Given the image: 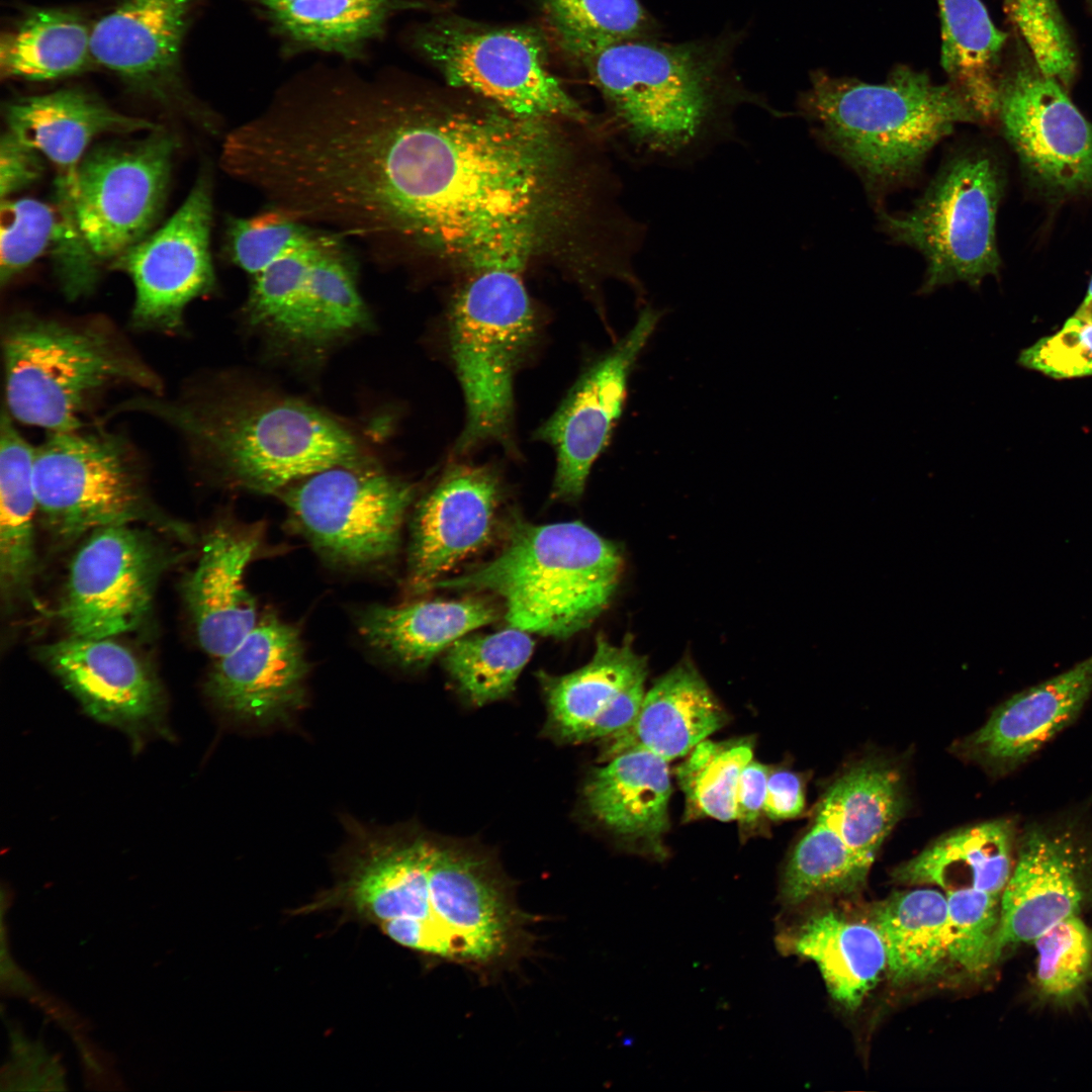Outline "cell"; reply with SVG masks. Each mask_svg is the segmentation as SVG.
I'll use <instances>...</instances> for the list:
<instances>
[{"instance_id":"cell-1","label":"cell","mask_w":1092,"mask_h":1092,"mask_svg":"<svg viewBox=\"0 0 1092 1092\" xmlns=\"http://www.w3.org/2000/svg\"><path fill=\"white\" fill-rule=\"evenodd\" d=\"M550 122L385 84L338 139L341 216L379 262L435 256L472 272L526 266L572 222L608 237L609 170L579 168Z\"/></svg>"},{"instance_id":"cell-2","label":"cell","mask_w":1092,"mask_h":1092,"mask_svg":"<svg viewBox=\"0 0 1092 1092\" xmlns=\"http://www.w3.org/2000/svg\"><path fill=\"white\" fill-rule=\"evenodd\" d=\"M400 946L468 965L500 963L519 945L524 915L483 855L422 836L371 840L324 895Z\"/></svg>"},{"instance_id":"cell-3","label":"cell","mask_w":1092,"mask_h":1092,"mask_svg":"<svg viewBox=\"0 0 1092 1092\" xmlns=\"http://www.w3.org/2000/svg\"><path fill=\"white\" fill-rule=\"evenodd\" d=\"M727 39L668 43L624 40L582 64L639 162L680 165L703 157L735 131L743 104L774 111L729 71Z\"/></svg>"},{"instance_id":"cell-4","label":"cell","mask_w":1092,"mask_h":1092,"mask_svg":"<svg viewBox=\"0 0 1092 1092\" xmlns=\"http://www.w3.org/2000/svg\"><path fill=\"white\" fill-rule=\"evenodd\" d=\"M799 108L817 142L856 173L877 203L913 182L957 125L982 122L951 83L936 84L907 66L874 84L815 73Z\"/></svg>"},{"instance_id":"cell-5","label":"cell","mask_w":1092,"mask_h":1092,"mask_svg":"<svg viewBox=\"0 0 1092 1092\" xmlns=\"http://www.w3.org/2000/svg\"><path fill=\"white\" fill-rule=\"evenodd\" d=\"M499 553L435 588L503 599L510 627L565 639L610 605L622 577L620 548L580 522L535 525L515 519Z\"/></svg>"},{"instance_id":"cell-6","label":"cell","mask_w":1092,"mask_h":1092,"mask_svg":"<svg viewBox=\"0 0 1092 1092\" xmlns=\"http://www.w3.org/2000/svg\"><path fill=\"white\" fill-rule=\"evenodd\" d=\"M124 406L169 423L194 453L255 491L280 492L328 468L359 464L353 436L326 414L294 399L167 401L146 397Z\"/></svg>"},{"instance_id":"cell-7","label":"cell","mask_w":1092,"mask_h":1092,"mask_svg":"<svg viewBox=\"0 0 1092 1092\" xmlns=\"http://www.w3.org/2000/svg\"><path fill=\"white\" fill-rule=\"evenodd\" d=\"M524 267L505 263L473 271L450 306L448 341L466 404L455 453L492 442L512 447L514 377L537 334Z\"/></svg>"},{"instance_id":"cell-8","label":"cell","mask_w":1092,"mask_h":1092,"mask_svg":"<svg viewBox=\"0 0 1092 1092\" xmlns=\"http://www.w3.org/2000/svg\"><path fill=\"white\" fill-rule=\"evenodd\" d=\"M2 349L9 415L51 432L80 430L90 401L112 384L160 388L156 375L96 324L17 315L6 325Z\"/></svg>"},{"instance_id":"cell-9","label":"cell","mask_w":1092,"mask_h":1092,"mask_svg":"<svg viewBox=\"0 0 1092 1092\" xmlns=\"http://www.w3.org/2000/svg\"><path fill=\"white\" fill-rule=\"evenodd\" d=\"M1001 194L995 157L985 148L962 145L946 156L910 209H878L882 231L925 259L917 294L959 282L978 289L987 276L999 273L996 215Z\"/></svg>"},{"instance_id":"cell-10","label":"cell","mask_w":1092,"mask_h":1092,"mask_svg":"<svg viewBox=\"0 0 1092 1092\" xmlns=\"http://www.w3.org/2000/svg\"><path fill=\"white\" fill-rule=\"evenodd\" d=\"M413 44L449 85L511 115L578 122L588 117L549 70L547 41L533 27H490L443 16L417 29Z\"/></svg>"},{"instance_id":"cell-11","label":"cell","mask_w":1092,"mask_h":1092,"mask_svg":"<svg viewBox=\"0 0 1092 1092\" xmlns=\"http://www.w3.org/2000/svg\"><path fill=\"white\" fill-rule=\"evenodd\" d=\"M37 512L59 542L117 525L155 521L129 452L106 433L51 432L34 452Z\"/></svg>"},{"instance_id":"cell-12","label":"cell","mask_w":1092,"mask_h":1092,"mask_svg":"<svg viewBox=\"0 0 1092 1092\" xmlns=\"http://www.w3.org/2000/svg\"><path fill=\"white\" fill-rule=\"evenodd\" d=\"M293 525L325 559L348 567L381 565L399 548L412 484L379 470L342 465L282 492Z\"/></svg>"},{"instance_id":"cell-13","label":"cell","mask_w":1092,"mask_h":1092,"mask_svg":"<svg viewBox=\"0 0 1092 1092\" xmlns=\"http://www.w3.org/2000/svg\"><path fill=\"white\" fill-rule=\"evenodd\" d=\"M177 144L155 128L144 139L92 147L78 174L76 218L97 263L143 240L160 215Z\"/></svg>"},{"instance_id":"cell-14","label":"cell","mask_w":1092,"mask_h":1092,"mask_svg":"<svg viewBox=\"0 0 1092 1092\" xmlns=\"http://www.w3.org/2000/svg\"><path fill=\"white\" fill-rule=\"evenodd\" d=\"M169 557L130 525L97 529L73 557L58 616L71 637L114 638L148 616Z\"/></svg>"},{"instance_id":"cell-15","label":"cell","mask_w":1092,"mask_h":1092,"mask_svg":"<svg viewBox=\"0 0 1092 1092\" xmlns=\"http://www.w3.org/2000/svg\"><path fill=\"white\" fill-rule=\"evenodd\" d=\"M996 116L1038 186L1059 195L1092 192V124L1032 57L1019 55L1002 72Z\"/></svg>"},{"instance_id":"cell-16","label":"cell","mask_w":1092,"mask_h":1092,"mask_svg":"<svg viewBox=\"0 0 1092 1092\" xmlns=\"http://www.w3.org/2000/svg\"><path fill=\"white\" fill-rule=\"evenodd\" d=\"M211 188L209 175L202 173L162 228L112 261L134 285L131 322L136 328L179 330L186 305L213 287Z\"/></svg>"},{"instance_id":"cell-17","label":"cell","mask_w":1092,"mask_h":1092,"mask_svg":"<svg viewBox=\"0 0 1092 1092\" xmlns=\"http://www.w3.org/2000/svg\"><path fill=\"white\" fill-rule=\"evenodd\" d=\"M660 317L659 310L644 306L632 329L580 375L536 431L535 439L556 453L553 497L574 500L583 493L590 469L621 417L633 367Z\"/></svg>"},{"instance_id":"cell-18","label":"cell","mask_w":1092,"mask_h":1092,"mask_svg":"<svg viewBox=\"0 0 1092 1092\" xmlns=\"http://www.w3.org/2000/svg\"><path fill=\"white\" fill-rule=\"evenodd\" d=\"M1001 894L995 940L998 960L1010 945L1033 942L1051 926L1078 915L1092 892V842L1076 825H1031Z\"/></svg>"},{"instance_id":"cell-19","label":"cell","mask_w":1092,"mask_h":1092,"mask_svg":"<svg viewBox=\"0 0 1092 1092\" xmlns=\"http://www.w3.org/2000/svg\"><path fill=\"white\" fill-rule=\"evenodd\" d=\"M37 655L95 720L118 728L139 748L166 731V700L151 668L113 638H78L38 647Z\"/></svg>"},{"instance_id":"cell-20","label":"cell","mask_w":1092,"mask_h":1092,"mask_svg":"<svg viewBox=\"0 0 1092 1092\" xmlns=\"http://www.w3.org/2000/svg\"><path fill=\"white\" fill-rule=\"evenodd\" d=\"M8 130L49 160L55 171L56 208L62 241L82 245L76 218L78 174L94 139L157 128L149 120L120 113L81 88L24 96L4 106Z\"/></svg>"},{"instance_id":"cell-21","label":"cell","mask_w":1092,"mask_h":1092,"mask_svg":"<svg viewBox=\"0 0 1092 1092\" xmlns=\"http://www.w3.org/2000/svg\"><path fill=\"white\" fill-rule=\"evenodd\" d=\"M503 487L485 465L456 464L421 500L413 522L408 587L429 589L484 549L497 529Z\"/></svg>"},{"instance_id":"cell-22","label":"cell","mask_w":1092,"mask_h":1092,"mask_svg":"<svg viewBox=\"0 0 1092 1092\" xmlns=\"http://www.w3.org/2000/svg\"><path fill=\"white\" fill-rule=\"evenodd\" d=\"M216 659L205 692L228 716L271 724L289 719L304 704L308 665L299 631L275 615L260 618Z\"/></svg>"},{"instance_id":"cell-23","label":"cell","mask_w":1092,"mask_h":1092,"mask_svg":"<svg viewBox=\"0 0 1092 1092\" xmlns=\"http://www.w3.org/2000/svg\"><path fill=\"white\" fill-rule=\"evenodd\" d=\"M199 0H122L92 26L95 64L171 106L185 100L181 51Z\"/></svg>"},{"instance_id":"cell-24","label":"cell","mask_w":1092,"mask_h":1092,"mask_svg":"<svg viewBox=\"0 0 1092 1092\" xmlns=\"http://www.w3.org/2000/svg\"><path fill=\"white\" fill-rule=\"evenodd\" d=\"M1092 694V654L1012 696L959 745V752L999 774L1037 752L1080 714Z\"/></svg>"},{"instance_id":"cell-25","label":"cell","mask_w":1092,"mask_h":1092,"mask_svg":"<svg viewBox=\"0 0 1092 1092\" xmlns=\"http://www.w3.org/2000/svg\"><path fill=\"white\" fill-rule=\"evenodd\" d=\"M261 544L259 526H216L205 536L197 564L184 581L198 643L215 658L234 649L259 620L244 574Z\"/></svg>"},{"instance_id":"cell-26","label":"cell","mask_w":1092,"mask_h":1092,"mask_svg":"<svg viewBox=\"0 0 1092 1092\" xmlns=\"http://www.w3.org/2000/svg\"><path fill=\"white\" fill-rule=\"evenodd\" d=\"M671 790L667 760L630 749L589 771L583 800L588 813L608 830L664 858Z\"/></svg>"},{"instance_id":"cell-27","label":"cell","mask_w":1092,"mask_h":1092,"mask_svg":"<svg viewBox=\"0 0 1092 1092\" xmlns=\"http://www.w3.org/2000/svg\"><path fill=\"white\" fill-rule=\"evenodd\" d=\"M727 720L704 677L686 659L645 692L639 713L628 727L603 739L602 756L606 761L626 750L643 749L669 761L688 755Z\"/></svg>"},{"instance_id":"cell-28","label":"cell","mask_w":1092,"mask_h":1092,"mask_svg":"<svg viewBox=\"0 0 1092 1092\" xmlns=\"http://www.w3.org/2000/svg\"><path fill=\"white\" fill-rule=\"evenodd\" d=\"M777 945L786 954L816 963L831 997L848 1010L859 1007L887 968L886 949L875 926L833 911L784 928Z\"/></svg>"},{"instance_id":"cell-29","label":"cell","mask_w":1092,"mask_h":1092,"mask_svg":"<svg viewBox=\"0 0 1092 1092\" xmlns=\"http://www.w3.org/2000/svg\"><path fill=\"white\" fill-rule=\"evenodd\" d=\"M497 618L492 602L471 597L371 606L359 615L357 623L370 647L402 666L422 667L459 638Z\"/></svg>"},{"instance_id":"cell-30","label":"cell","mask_w":1092,"mask_h":1092,"mask_svg":"<svg viewBox=\"0 0 1092 1092\" xmlns=\"http://www.w3.org/2000/svg\"><path fill=\"white\" fill-rule=\"evenodd\" d=\"M290 50L361 56L405 0H248Z\"/></svg>"},{"instance_id":"cell-31","label":"cell","mask_w":1092,"mask_h":1092,"mask_svg":"<svg viewBox=\"0 0 1092 1092\" xmlns=\"http://www.w3.org/2000/svg\"><path fill=\"white\" fill-rule=\"evenodd\" d=\"M1016 831L996 819L960 828L933 841L892 873L900 883L945 891L972 888L1000 897L1013 870Z\"/></svg>"},{"instance_id":"cell-32","label":"cell","mask_w":1092,"mask_h":1092,"mask_svg":"<svg viewBox=\"0 0 1092 1092\" xmlns=\"http://www.w3.org/2000/svg\"><path fill=\"white\" fill-rule=\"evenodd\" d=\"M646 675V657L634 650L631 638L616 645L598 636L594 655L582 667L562 675L539 672L548 708L547 730L560 741L583 742L607 706Z\"/></svg>"},{"instance_id":"cell-33","label":"cell","mask_w":1092,"mask_h":1092,"mask_svg":"<svg viewBox=\"0 0 1092 1092\" xmlns=\"http://www.w3.org/2000/svg\"><path fill=\"white\" fill-rule=\"evenodd\" d=\"M906 810L898 770L881 760H862L826 789L814 820L835 831L852 849L875 858Z\"/></svg>"},{"instance_id":"cell-34","label":"cell","mask_w":1092,"mask_h":1092,"mask_svg":"<svg viewBox=\"0 0 1092 1092\" xmlns=\"http://www.w3.org/2000/svg\"><path fill=\"white\" fill-rule=\"evenodd\" d=\"M92 26L72 10H28L1 35L2 79L42 82L87 71L95 64Z\"/></svg>"},{"instance_id":"cell-35","label":"cell","mask_w":1092,"mask_h":1092,"mask_svg":"<svg viewBox=\"0 0 1092 1092\" xmlns=\"http://www.w3.org/2000/svg\"><path fill=\"white\" fill-rule=\"evenodd\" d=\"M936 1L941 66L949 83L964 95L982 121H988L996 115L1007 34L995 26L981 0Z\"/></svg>"},{"instance_id":"cell-36","label":"cell","mask_w":1092,"mask_h":1092,"mask_svg":"<svg viewBox=\"0 0 1092 1092\" xmlns=\"http://www.w3.org/2000/svg\"><path fill=\"white\" fill-rule=\"evenodd\" d=\"M0 577L4 599L26 595L35 570V448L3 411L0 427Z\"/></svg>"},{"instance_id":"cell-37","label":"cell","mask_w":1092,"mask_h":1092,"mask_svg":"<svg viewBox=\"0 0 1092 1092\" xmlns=\"http://www.w3.org/2000/svg\"><path fill=\"white\" fill-rule=\"evenodd\" d=\"M887 957V972L896 984L937 975L948 959L946 896L932 889L894 893L874 910Z\"/></svg>"},{"instance_id":"cell-38","label":"cell","mask_w":1092,"mask_h":1092,"mask_svg":"<svg viewBox=\"0 0 1092 1092\" xmlns=\"http://www.w3.org/2000/svg\"><path fill=\"white\" fill-rule=\"evenodd\" d=\"M873 861L814 820L786 863L780 900L795 908L818 896L854 893L866 884Z\"/></svg>"},{"instance_id":"cell-39","label":"cell","mask_w":1092,"mask_h":1092,"mask_svg":"<svg viewBox=\"0 0 1092 1092\" xmlns=\"http://www.w3.org/2000/svg\"><path fill=\"white\" fill-rule=\"evenodd\" d=\"M534 645L528 632L513 627L467 634L444 651L443 663L460 693L479 707L511 695Z\"/></svg>"},{"instance_id":"cell-40","label":"cell","mask_w":1092,"mask_h":1092,"mask_svg":"<svg viewBox=\"0 0 1092 1092\" xmlns=\"http://www.w3.org/2000/svg\"><path fill=\"white\" fill-rule=\"evenodd\" d=\"M561 51L580 63L616 42L651 37L653 22L638 0H541Z\"/></svg>"},{"instance_id":"cell-41","label":"cell","mask_w":1092,"mask_h":1092,"mask_svg":"<svg viewBox=\"0 0 1092 1092\" xmlns=\"http://www.w3.org/2000/svg\"><path fill=\"white\" fill-rule=\"evenodd\" d=\"M304 312L308 341L339 336L366 322L352 257L343 238L334 233L311 259Z\"/></svg>"},{"instance_id":"cell-42","label":"cell","mask_w":1092,"mask_h":1092,"mask_svg":"<svg viewBox=\"0 0 1092 1092\" xmlns=\"http://www.w3.org/2000/svg\"><path fill=\"white\" fill-rule=\"evenodd\" d=\"M753 759L750 738L725 741L705 739L676 769L686 799L687 820L709 817L723 822L736 819V793L744 766Z\"/></svg>"},{"instance_id":"cell-43","label":"cell","mask_w":1092,"mask_h":1092,"mask_svg":"<svg viewBox=\"0 0 1092 1092\" xmlns=\"http://www.w3.org/2000/svg\"><path fill=\"white\" fill-rule=\"evenodd\" d=\"M314 248L282 258L252 275L246 310L253 324L292 340H307L304 298Z\"/></svg>"},{"instance_id":"cell-44","label":"cell","mask_w":1092,"mask_h":1092,"mask_svg":"<svg viewBox=\"0 0 1092 1092\" xmlns=\"http://www.w3.org/2000/svg\"><path fill=\"white\" fill-rule=\"evenodd\" d=\"M226 226L228 258L250 275L314 248L328 233L273 207L251 217H232Z\"/></svg>"},{"instance_id":"cell-45","label":"cell","mask_w":1092,"mask_h":1092,"mask_svg":"<svg viewBox=\"0 0 1092 1092\" xmlns=\"http://www.w3.org/2000/svg\"><path fill=\"white\" fill-rule=\"evenodd\" d=\"M948 959L970 974L987 971L997 959L999 897L966 888L946 891Z\"/></svg>"},{"instance_id":"cell-46","label":"cell","mask_w":1092,"mask_h":1092,"mask_svg":"<svg viewBox=\"0 0 1092 1092\" xmlns=\"http://www.w3.org/2000/svg\"><path fill=\"white\" fill-rule=\"evenodd\" d=\"M1037 950L1036 984L1045 997L1068 1000L1092 973V929L1072 915L1051 926L1034 941Z\"/></svg>"},{"instance_id":"cell-47","label":"cell","mask_w":1092,"mask_h":1092,"mask_svg":"<svg viewBox=\"0 0 1092 1092\" xmlns=\"http://www.w3.org/2000/svg\"><path fill=\"white\" fill-rule=\"evenodd\" d=\"M0 229L1 285L46 253L54 256L61 241L56 206L33 198L2 199Z\"/></svg>"},{"instance_id":"cell-48","label":"cell","mask_w":1092,"mask_h":1092,"mask_svg":"<svg viewBox=\"0 0 1092 1092\" xmlns=\"http://www.w3.org/2000/svg\"><path fill=\"white\" fill-rule=\"evenodd\" d=\"M1038 68L1067 86L1075 75L1074 44L1057 0H1003Z\"/></svg>"},{"instance_id":"cell-49","label":"cell","mask_w":1092,"mask_h":1092,"mask_svg":"<svg viewBox=\"0 0 1092 1092\" xmlns=\"http://www.w3.org/2000/svg\"><path fill=\"white\" fill-rule=\"evenodd\" d=\"M42 155L7 130L0 141V194L2 199L40 178Z\"/></svg>"},{"instance_id":"cell-50","label":"cell","mask_w":1092,"mask_h":1092,"mask_svg":"<svg viewBox=\"0 0 1092 1092\" xmlns=\"http://www.w3.org/2000/svg\"><path fill=\"white\" fill-rule=\"evenodd\" d=\"M769 768L751 759L743 768L736 793V819L743 834L752 832L764 813Z\"/></svg>"},{"instance_id":"cell-51","label":"cell","mask_w":1092,"mask_h":1092,"mask_svg":"<svg viewBox=\"0 0 1092 1092\" xmlns=\"http://www.w3.org/2000/svg\"><path fill=\"white\" fill-rule=\"evenodd\" d=\"M645 678L622 691L599 715L587 730L583 742L605 739L628 727L637 717L645 695Z\"/></svg>"},{"instance_id":"cell-52","label":"cell","mask_w":1092,"mask_h":1092,"mask_svg":"<svg viewBox=\"0 0 1092 1092\" xmlns=\"http://www.w3.org/2000/svg\"><path fill=\"white\" fill-rule=\"evenodd\" d=\"M805 807V791L802 778L789 769L769 770L765 816L771 820H785L799 816Z\"/></svg>"},{"instance_id":"cell-53","label":"cell","mask_w":1092,"mask_h":1092,"mask_svg":"<svg viewBox=\"0 0 1092 1092\" xmlns=\"http://www.w3.org/2000/svg\"><path fill=\"white\" fill-rule=\"evenodd\" d=\"M1060 331L1077 360L1092 375V278L1083 301Z\"/></svg>"},{"instance_id":"cell-54","label":"cell","mask_w":1092,"mask_h":1092,"mask_svg":"<svg viewBox=\"0 0 1092 1092\" xmlns=\"http://www.w3.org/2000/svg\"><path fill=\"white\" fill-rule=\"evenodd\" d=\"M52 1066L53 1063L51 1058L47 1057L42 1060H39L33 1068L36 1078H43L44 1075L50 1071Z\"/></svg>"},{"instance_id":"cell-55","label":"cell","mask_w":1092,"mask_h":1092,"mask_svg":"<svg viewBox=\"0 0 1092 1092\" xmlns=\"http://www.w3.org/2000/svg\"><path fill=\"white\" fill-rule=\"evenodd\" d=\"M1086 1L1088 3V6H1089L1091 12H1092V0H1086Z\"/></svg>"}]
</instances>
